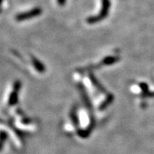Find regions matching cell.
<instances>
[{
    "label": "cell",
    "mask_w": 154,
    "mask_h": 154,
    "mask_svg": "<svg viewBox=\"0 0 154 154\" xmlns=\"http://www.w3.org/2000/svg\"><path fill=\"white\" fill-rule=\"evenodd\" d=\"M109 7H110V2H109V0H102V9L101 10H100V14H99L98 16H96V17L90 18V19L88 20V21L96 22L105 17L108 14V11H109Z\"/></svg>",
    "instance_id": "cell-1"
},
{
    "label": "cell",
    "mask_w": 154,
    "mask_h": 154,
    "mask_svg": "<svg viewBox=\"0 0 154 154\" xmlns=\"http://www.w3.org/2000/svg\"><path fill=\"white\" fill-rule=\"evenodd\" d=\"M6 137H7V135H6V134L5 132L0 133V151L2 150V148L3 146L4 142L6 139Z\"/></svg>",
    "instance_id": "cell-3"
},
{
    "label": "cell",
    "mask_w": 154,
    "mask_h": 154,
    "mask_svg": "<svg viewBox=\"0 0 154 154\" xmlns=\"http://www.w3.org/2000/svg\"><path fill=\"white\" fill-rule=\"evenodd\" d=\"M1 1H2V0H0V2H1Z\"/></svg>",
    "instance_id": "cell-5"
},
{
    "label": "cell",
    "mask_w": 154,
    "mask_h": 154,
    "mask_svg": "<svg viewBox=\"0 0 154 154\" xmlns=\"http://www.w3.org/2000/svg\"><path fill=\"white\" fill-rule=\"evenodd\" d=\"M42 14V10L40 8H35L33 10H30L26 13H23V14H20L16 16V19L17 20L21 21V20H25L30 19V18L33 17H36V16Z\"/></svg>",
    "instance_id": "cell-2"
},
{
    "label": "cell",
    "mask_w": 154,
    "mask_h": 154,
    "mask_svg": "<svg viewBox=\"0 0 154 154\" xmlns=\"http://www.w3.org/2000/svg\"><path fill=\"white\" fill-rule=\"evenodd\" d=\"M66 0H57V2L60 6H63L66 3Z\"/></svg>",
    "instance_id": "cell-4"
}]
</instances>
